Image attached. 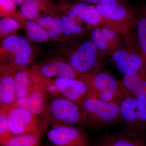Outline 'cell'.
<instances>
[{"label":"cell","mask_w":146,"mask_h":146,"mask_svg":"<svg viewBox=\"0 0 146 146\" xmlns=\"http://www.w3.org/2000/svg\"><path fill=\"white\" fill-rule=\"evenodd\" d=\"M55 52L79 72L88 74L94 72L101 53L89 36L67 39L60 43Z\"/></svg>","instance_id":"obj_1"},{"label":"cell","mask_w":146,"mask_h":146,"mask_svg":"<svg viewBox=\"0 0 146 146\" xmlns=\"http://www.w3.org/2000/svg\"><path fill=\"white\" fill-rule=\"evenodd\" d=\"M45 52L27 37L18 35L9 36L0 42V61L15 71L30 68L35 59Z\"/></svg>","instance_id":"obj_2"},{"label":"cell","mask_w":146,"mask_h":146,"mask_svg":"<svg viewBox=\"0 0 146 146\" xmlns=\"http://www.w3.org/2000/svg\"><path fill=\"white\" fill-rule=\"evenodd\" d=\"M56 4L60 15L70 16L89 31L94 27L103 26L114 30L123 36L127 34L121 28L103 17L95 5L59 0Z\"/></svg>","instance_id":"obj_3"},{"label":"cell","mask_w":146,"mask_h":146,"mask_svg":"<svg viewBox=\"0 0 146 146\" xmlns=\"http://www.w3.org/2000/svg\"><path fill=\"white\" fill-rule=\"evenodd\" d=\"M124 37L121 45L110 54L116 68L124 75L146 70V58L133 30Z\"/></svg>","instance_id":"obj_4"},{"label":"cell","mask_w":146,"mask_h":146,"mask_svg":"<svg viewBox=\"0 0 146 146\" xmlns=\"http://www.w3.org/2000/svg\"><path fill=\"white\" fill-rule=\"evenodd\" d=\"M82 125L98 129L121 121L119 105L88 98L80 106Z\"/></svg>","instance_id":"obj_5"},{"label":"cell","mask_w":146,"mask_h":146,"mask_svg":"<svg viewBox=\"0 0 146 146\" xmlns=\"http://www.w3.org/2000/svg\"><path fill=\"white\" fill-rule=\"evenodd\" d=\"M88 83L91 88L89 98L119 104L126 97L133 96L125 89L121 81L103 70L98 69L90 74Z\"/></svg>","instance_id":"obj_6"},{"label":"cell","mask_w":146,"mask_h":146,"mask_svg":"<svg viewBox=\"0 0 146 146\" xmlns=\"http://www.w3.org/2000/svg\"><path fill=\"white\" fill-rule=\"evenodd\" d=\"M45 129L58 126L82 125V114L78 105L61 97L55 98L47 105L41 116Z\"/></svg>","instance_id":"obj_7"},{"label":"cell","mask_w":146,"mask_h":146,"mask_svg":"<svg viewBox=\"0 0 146 146\" xmlns=\"http://www.w3.org/2000/svg\"><path fill=\"white\" fill-rule=\"evenodd\" d=\"M30 69L35 77L42 84L47 80L56 78L88 81L90 76L79 72L66 60L57 56L35 63Z\"/></svg>","instance_id":"obj_8"},{"label":"cell","mask_w":146,"mask_h":146,"mask_svg":"<svg viewBox=\"0 0 146 146\" xmlns=\"http://www.w3.org/2000/svg\"><path fill=\"white\" fill-rule=\"evenodd\" d=\"M96 5L101 14L108 21L129 33L133 27L136 7L127 0H101Z\"/></svg>","instance_id":"obj_9"},{"label":"cell","mask_w":146,"mask_h":146,"mask_svg":"<svg viewBox=\"0 0 146 146\" xmlns=\"http://www.w3.org/2000/svg\"><path fill=\"white\" fill-rule=\"evenodd\" d=\"M121 121L125 130L145 136L146 131V98L126 97L119 104Z\"/></svg>","instance_id":"obj_10"},{"label":"cell","mask_w":146,"mask_h":146,"mask_svg":"<svg viewBox=\"0 0 146 146\" xmlns=\"http://www.w3.org/2000/svg\"><path fill=\"white\" fill-rule=\"evenodd\" d=\"M3 110L6 111L7 122L13 135L32 133L42 134L45 129L43 121L39 116L27 110L18 107Z\"/></svg>","instance_id":"obj_11"},{"label":"cell","mask_w":146,"mask_h":146,"mask_svg":"<svg viewBox=\"0 0 146 146\" xmlns=\"http://www.w3.org/2000/svg\"><path fill=\"white\" fill-rule=\"evenodd\" d=\"M47 135L49 141L54 146H90L86 133L74 126L52 127Z\"/></svg>","instance_id":"obj_12"},{"label":"cell","mask_w":146,"mask_h":146,"mask_svg":"<svg viewBox=\"0 0 146 146\" xmlns=\"http://www.w3.org/2000/svg\"><path fill=\"white\" fill-rule=\"evenodd\" d=\"M51 80L61 98L80 106L90 96L91 88L88 81L65 78Z\"/></svg>","instance_id":"obj_13"},{"label":"cell","mask_w":146,"mask_h":146,"mask_svg":"<svg viewBox=\"0 0 146 146\" xmlns=\"http://www.w3.org/2000/svg\"><path fill=\"white\" fill-rule=\"evenodd\" d=\"M119 35L121 34L108 27L100 26L91 28L89 36L100 52L110 54L122 42Z\"/></svg>","instance_id":"obj_14"},{"label":"cell","mask_w":146,"mask_h":146,"mask_svg":"<svg viewBox=\"0 0 146 146\" xmlns=\"http://www.w3.org/2000/svg\"><path fill=\"white\" fill-rule=\"evenodd\" d=\"M15 71L0 61V109L12 106L17 100L14 85Z\"/></svg>","instance_id":"obj_15"},{"label":"cell","mask_w":146,"mask_h":146,"mask_svg":"<svg viewBox=\"0 0 146 146\" xmlns=\"http://www.w3.org/2000/svg\"><path fill=\"white\" fill-rule=\"evenodd\" d=\"M21 12L26 18L34 21L47 16L60 15L53 0H25L21 5Z\"/></svg>","instance_id":"obj_16"},{"label":"cell","mask_w":146,"mask_h":146,"mask_svg":"<svg viewBox=\"0 0 146 146\" xmlns=\"http://www.w3.org/2000/svg\"><path fill=\"white\" fill-rule=\"evenodd\" d=\"M48 94L43 84L27 96L17 100L15 104L8 108L20 107L27 110L35 115L42 116L44 113L48 105Z\"/></svg>","instance_id":"obj_17"},{"label":"cell","mask_w":146,"mask_h":146,"mask_svg":"<svg viewBox=\"0 0 146 146\" xmlns=\"http://www.w3.org/2000/svg\"><path fill=\"white\" fill-rule=\"evenodd\" d=\"M14 80L17 100L27 96L43 85L36 80L30 68L15 71Z\"/></svg>","instance_id":"obj_18"},{"label":"cell","mask_w":146,"mask_h":146,"mask_svg":"<svg viewBox=\"0 0 146 146\" xmlns=\"http://www.w3.org/2000/svg\"><path fill=\"white\" fill-rule=\"evenodd\" d=\"M17 21L25 32L27 39L31 42L43 43L51 40L46 31L35 21L27 19L23 15L18 18Z\"/></svg>","instance_id":"obj_19"},{"label":"cell","mask_w":146,"mask_h":146,"mask_svg":"<svg viewBox=\"0 0 146 146\" xmlns=\"http://www.w3.org/2000/svg\"><path fill=\"white\" fill-rule=\"evenodd\" d=\"M136 13L132 29L139 46L146 58V3L136 7Z\"/></svg>","instance_id":"obj_20"},{"label":"cell","mask_w":146,"mask_h":146,"mask_svg":"<svg viewBox=\"0 0 146 146\" xmlns=\"http://www.w3.org/2000/svg\"><path fill=\"white\" fill-rule=\"evenodd\" d=\"M44 29L51 40L60 43L67 40L63 34L60 15L58 16H47L35 21Z\"/></svg>","instance_id":"obj_21"},{"label":"cell","mask_w":146,"mask_h":146,"mask_svg":"<svg viewBox=\"0 0 146 146\" xmlns=\"http://www.w3.org/2000/svg\"><path fill=\"white\" fill-rule=\"evenodd\" d=\"M60 18L63 34L67 39L89 36V31L81 26L72 17L60 15Z\"/></svg>","instance_id":"obj_22"},{"label":"cell","mask_w":146,"mask_h":146,"mask_svg":"<svg viewBox=\"0 0 146 146\" xmlns=\"http://www.w3.org/2000/svg\"><path fill=\"white\" fill-rule=\"evenodd\" d=\"M114 146H146L145 136L124 130L113 134Z\"/></svg>","instance_id":"obj_23"},{"label":"cell","mask_w":146,"mask_h":146,"mask_svg":"<svg viewBox=\"0 0 146 146\" xmlns=\"http://www.w3.org/2000/svg\"><path fill=\"white\" fill-rule=\"evenodd\" d=\"M42 134L27 133L13 135L0 146H35L39 145Z\"/></svg>","instance_id":"obj_24"},{"label":"cell","mask_w":146,"mask_h":146,"mask_svg":"<svg viewBox=\"0 0 146 146\" xmlns=\"http://www.w3.org/2000/svg\"><path fill=\"white\" fill-rule=\"evenodd\" d=\"M21 27L17 20L10 18H1L0 20V39L1 40L14 35Z\"/></svg>","instance_id":"obj_25"},{"label":"cell","mask_w":146,"mask_h":146,"mask_svg":"<svg viewBox=\"0 0 146 146\" xmlns=\"http://www.w3.org/2000/svg\"><path fill=\"white\" fill-rule=\"evenodd\" d=\"M16 5L13 0H0L1 18L7 17L17 21L22 14L17 9Z\"/></svg>","instance_id":"obj_26"},{"label":"cell","mask_w":146,"mask_h":146,"mask_svg":"<svg viewBox=\"0 0 146 146\" xmlns=\"http://www.w3.org/2000/svg\"><path fill=\"white\" fill-rule=\"evenodd\" d=\"M146 76V70H143L131 74L124 75L122 83L125 89L132 95L131 93L137 84Z\"/></svg>","instance_id":"obj_27"},{"label":"cell","mask_w":146,"mask_h":146,"mask_svg":"<svg viewBox=\"0 0 146 146\" xmlns=\"http://www.w3.org/2000/svg\"><path fill=\"white\" fill-rule=\"evenodd\" d=\"M13 136L7 122L6 111L0 109V145Z\"/></svg>","instance_id":"obj_28"},{"label":"cell","mask_w":146,"mask_h":146,"mask_svg":"<svg viewBox=\"0 0 146 146\" xmlns=\"http://www.w3.org/2000/svg\"><path fill=\"white\" fill-rule=\"evenodd\" d=\"M131 94L136 98H146V76L139 82Z\"/></svg>","instance_id":"obj_29"},{"label":"cell","mask_w":146,"mask_h":146,"mask_svg":"<svg viewBox=\"0 0 146 146\" xmlns=\"http://www.w3.org/2000/svg\"><path fill=\"white\" fill-rule=\"evenodd\" d=\"M95 146H114L113 134H106L98 141Z\"/></svg>","instance_id":"obj_30"},{"label":"cell","mask_w":146,"mask_h":146,"mask_svg":"<svg viewBox=\"0 0 146 146\" xmlns=\"http://www.w3.org/2000/svg\"><path fill=\"white\" fill-rule=\"evenodd\" d=\"M59 1H68L74 2H78L85 3L89 4L96 5L101 0H59Z\"/></svg>","instance_id":"obj_31"},{"label":"cell","mask_w":146,"mask_h":146,"mask_svg":"<svg viewBox=\"0 0 146 146\" xmlns=\"http://www.w3.org/2000/svg\"><path fill=\"white\" fill-rule=\"evenodd\" d=\"M16 5L21 6L25 0H13Z\"/></svg>","instance_id":"obj_32"},{"label":"cell","mask_w":146,"mask_h":146,"mask_svg":"<svg viewBox=\"0 0 146 146\" xmlns=\"http://www.w3.org/2000/svg\"><path fill=\"white\" fill-rule=\"evenodd\" d=\"M39 146V145H36V146Z\"/></svg>","instance_id":"obj_33"},{"label":"cell","mask_w":146,"mask_h":146,"mask_svg":"<svg viewBox=\"0 0 146 146\" xmlns=\"http://www.w3.org/2000/svg\"></svg>","instance_id":"obj_34"}]
</instances>
